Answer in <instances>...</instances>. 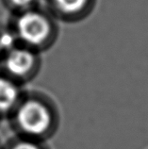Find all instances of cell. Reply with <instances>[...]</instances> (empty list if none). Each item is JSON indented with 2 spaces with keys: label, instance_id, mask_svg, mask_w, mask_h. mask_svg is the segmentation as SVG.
<instances>
[{
  "label": "cell",
  "instance_id": "obj_1",
  "mask_svg": "<svg viewBox=\"0 0 148 149\" xmlns=\"http://www.w3.org/2000/svg\"><path fill=\"white\" fill-rule=\"evenodd\" d=\"M15 122L25 135L40 138L51 131L54 116L44 102L30 98L19 103L15 109Z\"/></svg>",
  "mask_w": 148,
  "mask_h": 149
},
{
  "label": "cell",
  "instance_id": "obj_2",
  "mask_svg": "<svg viewBox=\"0 0 148 149\" xmlns=\"http://www.w3.org/2000/svg\"><path fill=\"white\" fill-rule=\"evenodd\" d=\"M16 36L29 48H37L46 44L52 36L53 26L50 19L40 11H23L16 21Z\"/></svg>",
  "mask_w": 148,
  "mask_h": 149
},
{
  "label": "cell",
  "instance_id": "obj_3",
  "mask_svg": "<svg viewBox=\"0 0 148 149\" xmlns=\"http://www.w3.org/2000/svg\"><path fill=\"white\" fill-rule=\"evenodd\" d=\"M5 68L11 77L24 78L34 72L37 66V56L32 48L16 47L8 51L5 58Z\"/></svg>",
  "mask_w": 148,
  "mask_h": 149
},
{
  "label": "cell",
  "instance_id": "obj_4",
  "mask_svg": "<svg viewBox=\"0 0 148 149\" xmlns=\"http://www.w3.org/2000/svg\"><path fill=\"white\" fill-rule=\"evenodd\" d=\"M20 99L17 84L6 77H0V112H8L16 109Z\"/></svg>",
  "mask_w": 148,
  "mask_h": 149
},
{
  "label": "cell",
  "instance_id": "obj_5",
  "mask_svg": "<svg viewBox=\"0 0 148 149\" xmlns=\"http://www.w3.org/2000/svg\"><path fill=\"white\" fill-rule=\"evenodd\" d=\"M57 10L62 14H79L87 7L89 0H53Z\"/></svg>",
  "mask_w": 148,
  "mask_h": 149
},
{
  "label": "cell",
  "instance_id": "obj_6",
  "mask_svg": "<svg viewBox=\"0 0 148 149\" xmlns=\"http://www.w3.org/2000/svg\"><path fill=\"white\" fill-rule=\"evenodd\" d=\"M16 38H17L16 35L10 32L0 34V51L6 50L8 52V51L14 48Z\"/></svg>",
  "mask_w": 148,
  "mask_h": 149
},
{
  "label": "cell",
  "instance_id": "obj_7",
  "mask_svg": "<svg viewBox=\"0 0 148 149\" xmlns=\"http://www.w3.org/2000/svg\"><path fill=\"white\" fill-rule=\"evenodd\" d=\"M9 149H42V147L32 140H22L15 143Z\"/></svg>",
  "mask_w": 148,
  "mask_h": 149
},
{
  "label": "cell",
  "instance_id": "obj_8",
  "mask_svg": "<svg viewBox=\"0 0 148 149\" xmlns=\"http://www.w3.org/2000/svg\"><path fill=\"white\" fill-rule=\"evenodd\" d=\"M10 2L13 4V6L18 8V9L24 10L25 11L29 10V8L34 3V0H10Z\"/></svg>",
  "mask_w": 148,
  "mask_h": 149
}]
</instances>
